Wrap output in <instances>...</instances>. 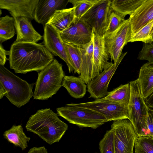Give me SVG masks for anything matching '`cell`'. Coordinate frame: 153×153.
Instances as JSON below:
<instances>
[{
    "instance_id": "cell-19",
    "label": "cell",
    "mask_w": 153,
    "mask_h": 153,
    "mask_svg": "<svg viewBox=\"0 0 153 153\" xmlns=\"http://www.w3.org/2000/svg\"><path fill=\"white\" fill-rule=\"evenodd\" d=\"M82 59L81 74L79 76L87 84L91 79L92 71L94 42L93 38L90 42L83 45H78Z\"/></svg>"
},
{
    "instance_id": "cell-1",
    "label": "cell",
    "mask_w": 153,
    "mask_h": 153,
    "mask_svg": "<svg viewBox=\"0 0 153 153\" xmlns=\"http://www.w3.org/2000/svg\"><path fill=\"white\" fill-rule=\"evenodd\" d=\"M9 56L10 68L16 73L22 74L39 73L54 59L44 45L34 43L14 42Z\"/></svg>"
},
{
    "instance_id": "cell-23",
    "label": "cell",
    "mask_w": 153,
    "mask_h": 153,
    "mask_svg": "<svg viewBox=\"0 0 153 153\" xmlns=\"http://www.w3.org/2000/svg\"><path fill=\"white\" fill-rule=\"evenodd\" d=\"M3 136L9 142L20 147L23 151L27 147V143L30 139L25 134L21 125H13L10 129L4 132Z\"/></svg>"
},
{
    "instance_id": "cell-8",
    "label": "cell",
    "mask_w": 153,
    "mask_h": 153,
    "mask_svg": "<svg viewBox=\"0 0 153 153\" xmlns=\"http://www.w3.org/2000/svg\"><path fill=\"white\" fill-rule=\"evenodd\" d=\"M111 129L114 134V153H134V143L138 137L130 120L114 121Z\"/></svg>"
},
{
    "instance_id": "cell-2",
    "label": "cell",
    "mask_w": 153,
    "mask_h": 153,
    "mask_svg": "<svg viewBox=\"0 0 153 153\" xmlns=\"http://www.w3.org/2000/svg\"><path fill=\"white\" fill-rule=\"evenodd\" d=\"M27 131L37 134L49 144L59 142L68 128L57 114L49 108L37 110L29 117L25 126Z\"/></svg>"
},
{
    "instance_id": "cell-31",
    "label": "cell",
    "mask_w": 153,
    "mask_h": 153,
    "mask_svg": "<svg viewBox=\"0 0 153 153\" xmlns=\"http://www.w3.org/2000/svg\"><path fill=\"white\" fill-rule=\"evenodd\" d=\"M114 134L111 129L107 131L99 143L100 153H114Z\"/></svg>"
},
{
    "instance_id": "cell-36",
    "label": "cell",
    "mask_w": 153,
    "mask_h": 153,
    "mask_svg": "<svg viewBox=\"0 0 153 153\" xmlns=\"http://www.w3.org/2000/svg\"><path fill=\"white\" fill-rule=\"evenodd\" d=\"M27 153H48L47 149L45 146L33 147L30 149Z\"/></svg>"
},
{
    "instance_id": "cell-4",
    "label": "cell",
    "mask_w": 153,
    "mask_h": 153,
    "mask_svg": "<svg viewBox=\"0 0 153 153\" xmlns=\"http://www.w3.org/2000/svg\"><path fill=\"white\" fill-rule=\"evenodd\" d=\"M65 74L62 65L56 59L38 73L33 99L45 100L55 94L62 86Z\"/></svg>"
},
{
    "instance_id": "cell-13",
    "label": "cell",
    "mask_w": 153,
    "mask_h": 153,
    "mask_svg": "<svg viewBox=\"0 0 153 153\" xmlns=\"http://www.w3.org/2000/svg\"><path fill=\"white\" fill-rule=\"evenodd\" d=\"M59 34L64 42L77 45L88 43L93 37L92 29L80 19Z\"/></svg>"
},
{
    "instance_id": "cell-39",
    "label": "cell",
    "mask_w": 153,
    "mask_h": 153,
    "mask_svg": "<svg viewBox=\"0 0 153 153\" xmlns=\"http://www.w3.org/2000/svg\"></svg>"
},
{
    "instance_id": "cell-14",
    "label": "cell",
    "mask_w": 153,
    "mask_h": 153,
    "mask_svg": "<svg viewBox=\"0 0 153 153\" xmlns=\"http://www.w3.org/2000/svg\"><path fill=\"white\" fill-rule=\"evenodd\" d=\"M38 1L0 0V8L8 10L13 18L24 17L31 21L34 19L35 10Z\"/></svg>"
},
{
    "instance_id": "cell-6",
    "label": "cell",
    "mask_w": 153,
    "mask_h": 153,
    "mask_svg": "<svg viewBox=\"0 0 153 153\" xmlns=\"http://www.w3.org/2000/svg\"><path fill=\"white\" fill-rule=\"evenodd\" d=\"M57 114L69 123L82 127L96 129L108 122L102 115L89 108L67 104L57 108Z\"/></svg>"
},
{
    "instance_id": "cell-35",
    "label": "cell",
    "mask_w": 153,
    "mask_h": 153,
    "mask_svg": "<svg viewBox=\"0 0 153 153\" xmlns=\"http://www.w3.org/2000/svg\"><path fill=\"white\" fill-rule=\"evenodd\" d=\"M10 51H7L3 48L1 44L0 45V65L4 66L7 59L6 55H9Z\"/></svg>"
},
{
    "instance_id": "cell-38",
    "label": "cell",
    "mask_w": 153,
    "mask_h": 153,
    "mask_svg": "<svg viewBox=\"0 0 153 153\" xmlns=\"http://www.w3.org/2000/svg\"><path fill=\"white\" fill-rule=\"evenodd\" d=\"M151 38L152 39V40L153 41V28H152V31L151 32Z\"/></svg>"
},
{
    "instance_id": "cell-28",
    "label": "cell",
    "mask_w": 153,
    "mask_h": 153,
    "mask_svg": "<svg viewBox=\"0 0 153 153\" xmlns=\"http://www.w3.org/2000/svg\"><path fill=\"white\" fill-rule=\"evenodd\" d=\"M64 45L73 65L74 73H77L80 75L82 61L81 53L78 45L65 42H64Z\"/></svg>"
},
{
    "instance_id": "cell-3",
    "label": "cell",
    "mask_w": 153,
    "mask_h": 153,
    "mask_svg": "<svg viewBox=\"0 0 153 153\" xmlns=\"http://www.w3.org/2000/svg\"><path fill=\"white\" fill-rule=\"evenodd\" d=\"M34 84H30L0 65V99L5 96L10 102L20 108L33 97Z\"/></svg>"
},
{
    "instance_id": "cell-17",
    "label": "cell",
    "mask_w": 153,
    "mask_h": 153,
    "mask_svg": "<svg viewBox=\"0 0 153 153\" xmlns=\"http://www.w3.org/2000/svg\"><path fill=\"white\" fill-rule=\"evenodd\" d=\"M128 19L131 25L132 36L153 20V0H145Z\"/></svg>"
},
{
    "instance_id": "cell-29",
    "label": "cell",
    "mask_w": 153,
    "mask_h": 153,
    "mask_svg": "<svg viewBox=\"0 0 153 153\" xmlns=\"http://www.w3.org/2000/svg\"><path fill=\"white\" fill-rule=\"evenodd\" d=\"M134 153H153V136L137 137L134 145Z\"/></svg>"
},
{
    "instance_id": "cell-24",
    "label": "cell",
    "mask_w": 153,
    "mask_h": 153,
    "mask_svg": "<svg viewBox=\"0 0 153 153\" xmlns=\"http://www.w3.org/2000/svg\"><path fill=\"white\" fill-rule=\"evenodd\" d=\"M145 0H110L113 10L125 18L132 14Z\"/></svg>"
},
{
    "instance_id": "cell-15",
    "label": "cell",
    "mask_w": 153,
    "mask_h": 153,
    "mask_svg": "<svg viewBox=\"0 0 153 153\" xmlns=\"http://www.w3.org/2000/svg\"><path fill=\"white\" fill-rule=\"evenodd\" d=\"M92 38L94 49L91 79L102 72L108 62L109 55L105 46L104 36H99L93 31Z\"/></svg>"
},
{
    "instance_id": "cell-12",
    "label": "cell",
    "mask_w": 153,
    "mask_h": 153,
    "mask_svg": "<svg viewBox=\"0 0 153 153\" xmlns=\"http://www.w3.org/2000/svg\"><path fill=\"white\" fill-rule=\"evenodd\" d=\"M43 44L53 54L58 56L66 63L69 73L74 71V67L62 40L59 32L52 26L46 24L44 26Z\"/></svg>"
},
{
    "instance_id": "cell-30",
    "label": "cell",
    "mask_w": 153,
    "mask_h": 153,
    "mask_svg": "<svg viewBox=\"0 0 153 153\" xmlns=\"http://www.w3.org/2000/svg\"><path fill=\"white\" fill-rule=\"evenodd\" d=\"M153 28V20L133 34L129 42L140 41L144 43H150L153 42L151 36Z\"/></svg>"
},
{
    "instance_id": "cell-25",
    "label": "cell",
    "mask_w": 153,
    "mask_h": 153,
    "mask_svg": "<svg viewBox=\"0 0 153 153\" xmlns=\"http://www.w3.org/2000/svg\"><path fill=\"white\" fill-rule=\"evenodd\" d=\"M131 88L129 82L121 85L108 92L104 98L114 102L128 106L130 98Z\"/></svg>"
},
{
    "instance_id": "cell-11",
    "label": "cell",
    "mask_w": 153,
    "mask_h": 153,
    "mask_svg": "<svg viewBox=\"0 0 153 153\" xmlns=\"http://www.w3.org/2000/svg\"><path fill=\"white\" fill-rule=\"evenodd\" d=\"M127 53V52L122 53L115 63L108 62L104 66L103 71L87 84V91L90 94V98L98 99L104 97L107 95L111 79Z\"/></svg>"
},
{
    "instance_id": "cell-32",
    "label": "cell",
    "mask_w": 153,
    "mask_h": 153,
    "mask_svg": "<svg viewBox=\"0 0 153 153\" xmlns=\"http://www.w3.org/2000/svg\"><path fill=\"white\" fill-rule=\"evenodd\" d=\"M125 20L124 18L113 10L110 15L108 26L104 36L115 31Z\"/></svg>"
},
{
    "instance_id": "cell-18",
    "label": "cell",
    "mask_w": 153,
    "mask_h": 153,
    "mask_svg": "<svg viewBox=\"0 0 153 153\" xmlns=\"http://www.w3.org/2000/svg\"><path fill=\"white\" fill-rule=\"evenodd\" d=\"M17 35L14 42L36 43L43 37L34 29L31 21L24 17L14 18Z\"/></svg>"
},
{
    "instance_id": "cell-27",
    "label": "cell",
    "mask_w": 153,
    "mask_h": 153,
    "mask_svg": "<svg viewBox=\"0 0 153 153\" xmlns=\"http://www.w3.org/2000/svg\"><path fill=\"white\" fill-rule=\"evenodd\" d=\"M100 0H69L74 8L75 18L74 22H78L81 17L94 5Z\"/></svg>"
},
{
    "instance_id": "cell-22",
    "label": "cell",
    "mask_w": 153,
    "mask_h": 153,
    "mask_svg": "<svg viewBox=\"0 0 153 153\" xmlns=\"http://www.w3.org/2000/svg\"><path fill=\"white\" fill-rule=\"evenodd\" d=\"M62 86L66 89L71 97L76 99L83 97L86 93L87 86L79 77L65 75Z\"/></svg>"
},
{
    "instance_id": "cell-7",
    "label": "cell",
    "mask_w": 153,
    "mask_h": 153,
    "mask_svg": "<svg viewBox=\"0 0 153 153\" xmlns=\"http://www.w3.org/2000/svg\"><path fill=\"white\" fill-rule=\"evenodd\" d=\"M113 11L110 0H100L81 18L97 35L104 36L107 30L110 15Z\"/></svg>"
},
{
    "instance_id": "cell-21",
    "label": "cell",
    "mask_w": 153,
    "mask_h": 153,
    "mask_svg": "<svg viewBox=\"0 0 153 153\" xmlns=\"http://www.w3.org/2000/svg\"><path fill=\"white\" fill-rule=\"evenodd\" d=\"M137 79L145 100L153 92V64L148 62L144 64L140 69Z\"/></svg>"
},
{
    "instance_id": "cell-9",
    "label": "cell",
    "mask_w": 153,
    "mask_h": 153,
    "mask_svg": "<svg viewBox=\"0 0 153 153\" xmlns=\"http://www.w3.org/2000/svg\"><path fill=\"white\" fill-rule=\"evenodd\" d=\"M70 104L95 111L103 115L108 122L128 119V106L113 102L104 97L92 102L80 103H71Z\"/></svg>"
},
{
    "instance_id": "cell-16",
    "label": "cell",
    "mask_w": 153,
    "mask_h": 153,
    "mask_svg": "<svg viewBox=\"0 0 153 153\" xmlns=\"http://www.w3.org/2000/svg\"><path fill=\"white\" fill-rule=\"evenodd\" d=\"M69 0H39L35 12L34 20L44 26L56 10L65 9Z\"/></svg>"
},
{
    "instance_id": "cell-20",
    "label": "cell",
    "mask_w": 153,
    "mask_h": 153,
    "mask_svg": "<svg viewBox=\"0 0 153 153\" xmlns=\"http://www.w3.org/2000/svg\"><path fill=\"white\" fill-rule=\"evenodd\" d=\"M75 21L74 8L72 7L55 10L47 24L60 33L68 28Z\"/></svg>"
},
{
    "instance_id": "cell-34",
    "label": "cell",
    "mask_w": 153,
    "mask_h": 153,
    "mask_svg": "<svg viewBox=\"0 0 153 153\" xmlns=\"http://www.w3.org/2000/svg\"><path fill=\"white\" fill-rule=\"evenodd\" d=\"M148 135L153 136V109L149 108L147 120Z\"/></svg>"
},
{
    "instance_id": "cell-37",
    "label": "cell",
    "mask_w": 153,
    "mask_h": 153,
    "mask_svg": "<svg viewBox=\"0 0 153 153\" xmlns=\"http://www.w3.org/2000/svg\"><path fill=\"white\" fill-rule=\"evenodd\" d=\"M144 100L147 106L150 108L153 109V92Z\"/></svg>"
},
{
    "instance_id": "cell-33",
    "label": "cell",
    "mask_w": 153,
    "mask_h": 153,
    "mask_svg": "<svg viewBox=\"0 0 153 153\" xmlns=\"http://www.w3.org/2000/svg\"><path fill=\"white\" fill-rule=\"evenodd\" d=\"M137 59L146 60L153 64V42L150 43H144L142 49L139 52Z\"/></svg>"
},
{
    "instance_id": "cell-10",
    "label": "cell",
    "mask_w": 153,
    "mask_h": 153,
    "mask_svg": "<svg viewBox=\"0 0 153 153\" xmlns=\"http://www.w3.org/2000/svg\"><path fill=\"white\" fill-rule=\"evenodd\" d=\"M131 36V27L128 19L115 31L104 36L106 48L114 63L120 57L124 47L129 42Z\"/></svg>"
},
{
    "instance_id": "cell-5",
    "label": "cell",
    "mask_w": 153,
    "mask_h": 153,
    "mask_svg": "<svg viewBox=\"0 0 153 153\" xmlns=\"http://www.w3.org/2000/svg\"><path fill=\"white\" fill-rule=\"evenodd\" d=\"M131 88L128 105L129 117L138 137L148 135L147 120L149 108L146 105L137 79L129 82Z\"/></svg>"
},
{
    "instance_id": "cell-26",
    "label": "cell",
    "mask_w": 153,
    "mask_h": 153,
    "mask_svg": "<svg viewBox=\"0 0 153 153\" xmlns=\"http://www.w3.org/2000/svg\"><path fill=\"white\" fill-rule=\"evenodd\" d=\"M16 32L15 19L13 17L7 15L0 18V44L13 37Z\"/></svg>"
}]
</instances>
